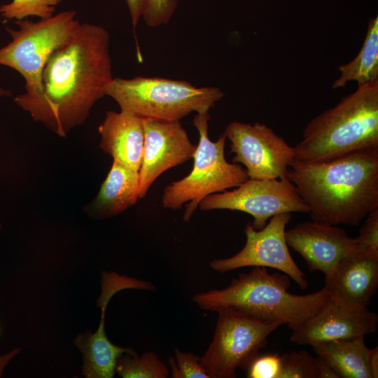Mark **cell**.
Listing matches in <instances>:
<instances>
[{"label":"cell","instance_id":"7a4b0ae2","mask_svg":"<svg viewBox=\"0 0 378 378\" xmlns=\"http://www.w3.org/2000/svg\"><path fill=\"white\" fill-rule=\"evenodd\" d=\"M286 177L312 220L358 226L378 209V147L316 162L293 161Z\"/></svg>","mask_w":378,"mask_h":378},{"label":"cell","instance_id":"7402d4cb","mask_svg":"<svg viewBox=\"0 0 378 378\" xmlns=\"http://www.w3.org/2000/svg\"><path fill=\"white\" fill-rule=\"evenodd\" d=\"M62 0H12L0 6V15L6 20L25 19L36 16L40 19L54 15L57 6Z\"/></svg>","mask_w":378,"mask_h":378},{"label":"cell","instance_id":"30bf717a","mask_svg":"<svg viewBox=\"0 0 378 378\" xmlns=\"http://www.w3.org/2000/svg\"><path fill=\"white\" fill-rule=\"evenodd\" d=\"M223 134L230 141L233 163L245 167L248 178H287L295 148L264 123L230 122Z\"/></svg>","mask_w":378,"mask_h":378},{"label":"cell","instance_id":"8fae6325","mask_svg":"<svg viewBox=\"0 0 378 378\" xmlns=\"http://www.w3.org/2000/svg\"><path fill=\"white\" fill-rule=\"evenodd\" d=\"M291 218L290 213L275 215L260 230L248 223L244 228V247L231 257L213 260L209 266L220 273L251 266L273 268L288 275L301 289H305L308 282L293 259L285 238L286 227Z\"/></svg>","mask_w":378,"mask_h":378},{"label":"cell","instance_id":"52a82bcc","mask_svg":"<svg viewBox=\"0 0 378 378\" xmlns=\"http://www.w3.org/2000/svg\"><path fill=\"white\" fill-rule=\"evenodd\" d=\"M209 120V112L196 113L193 118L199 141L192 157V169L186 176L167 185L161 197L162 206L166 209L176 210L187 204L184 221L190 219L206 197L235 188L248 178L245 168L225 159V135L223 134L216 141L210 140Z\"/></svg>","mask_w":378,"mask_h":378},{"label":"cell","instance_id":"d6986e66","mask_svg":"<svg viewBox=\"0 0 378 378\" xmlns=\"http://www.w3.org/2000/svg\"><path fill=\"white\" fill-rule=\"evenodd\" d=\"M312 349L330 363L340 378H372L371 349L365 345L364 337L324 342Z\"/></svg>","mask_w":378,"mask_h":378},{"label":"cell","instance_id":"83f0119b","mask_svg":"<svg viewBox=\"0 0 378 378\" xmlns=\"http://www.w3.org/2000/svg\"><path fill=\"white\" fill-rule=\"evenodd\" d=\"M145 1L146 0H125L134 30L141 19Z\"/></svg>","mask_w":378,"mask_h":378},{"label":"cell","instance_id":"8992f818","mask_svg":"<svg viewBox=\"0 0 378 378\" xmlns=\"http://www.w3.org/2000/svg\"><path fill=\"white\" fill-rule=\"evenodd\" d=\"M76 15L75 10L62 11L36 22L15 20L18 29L6 27L12 41L0 48V65L13 69L24 79L25 92L14 99L23 110L41 95L43 71L51 55L79 27Z\"/></svg>","mask_w":378,"mask_h":378},{"label":"cell","instance_id":"2e32d148","mask_svg":"<svg viewBox=\"0 0 378 378\" xmlns=\"http://www.w3.org/2000/svg\"><path fill=\"white\" fill-rule=\"evenodd\" d=\"M98 131L101 149L113 160L139 172L144 143V118L122 110L108 111Z\"/></svg>","mask_w":378,"mask_h":378},{"label":"cell","instance_id":"ba28073f","mask_svg":"<svg viewBox=\"0 0 378 378\" xmlns=\"http://www.w3.org/2000/svg\"><path fill=\"white\" fill-rule=\"evenodd\" d=\"M213 340L200 361L210 378H234L248 370L269 335L283 325L230 310L218 312Z\"/></svg>","mask_w":378,"mask_h":378},{"label":"cell","instance_id":"e0dca14e","mask_svg":"<svg viewBox=\"0 0 378 378\" xmlns=\"http://www.w3.org/2000/svg\"><path fill=\"white\" fill-rule=\"evenodd\" d=\"M117 293L112 285H102V294L98 304L102 307L99 328L92 333L89 331L78 335L75 345L83 354L82 374L86 378H112L115 374L117 359L124 354L137 356L132 347L119 346L113 344L105 332V312L111 298Z\"/></svg>","mask_w":378,"mask_h":378},{"label":"cell","instance_id":"9a60e30c","mask_svg":"<svg viewBox=\"0 0 378 378\" xmlns=\"http://www.w3.org/2000/svg\"><path fill=\"white\" fill-rule=\"evenodd\" d=\"M324 283L332 299L368 307L378 287V251L356 246L325 276Z\"/></svg>","mask_w":378,"mask_h":378},{"label":"cell","instance_id":"f546056e","mask_svg":"<svg viewBox=\"0 0 378 378\" xmlns=\"http://www.w3.org/2000/svg\"><path fill=\"white\" fill-rule=\"evenodd\" d=\"M21 349L18 347L12 351L0 355V377H2L3 372L4 371L5 368L7 366V365L9 363V362L18 354L20 353Z\"/></svg>","mask_w":378,"mask_h":378},{"label":"cell","instance_id":"5bb4252c","mask_svg":"<svg viewBox=\"0 0 378 378\" xmlns=\"http://www.w3.org/2000/svg\"><path fill=\"white\" fill-rule=\"evenodd\" d=\"M286 241L305 260L312 272L329 274L357 246L355 238L336 225L317 221L304 222L285 232Z\"/></svg>","mask_w":378,"mask_h":378},{"label":"cell","instance_id":"1f68e13d","mask_svg":"<svg viewBox=\"0 0 378 378\" xmlns=\"http://www.w3.org/2000/svg\"><path fill=\"white\" fill-rule=\"evenodd\" d=\"M11 94L10 92L7 90H5L4 88H2L1 86H0V97H2V96H10Z\"/></svg>","mask_w":378,"mask_h":378},{"label":"cell","instance_id":"3957f363","mask_svg":"<svg viewBox=\"0 0 378 378\" xmlns=\"http://www.w3.org/2000/svg\"><path fill=\"white\" fill-rule=\"evenodd\" d=\"M289 276L270 273L266 267H255L241 273L223 289L202 292L192 296L202 309L230 310L266 321H278L293 331L299 328L330 298L325 287L307 295L288 291Z\"/></svg>","mask_w":378,"mask_h":378},{"label":"cell","instance_id":"44dd1931","mask_svg":"<svg viewBox=\"0 0 378 378\" xmlns=\"http://www.w3.org/2000/svg\"><path fill=\"white\" fill-rule=\"evenodd\" d=\"M115 372L123 378H166L169 374L164 363L153 351L141 356L121 355L117 359Z\"/></svg>","mask_w":378,"mask_h":378},{"label":"cell","instance_id":"5b68a950","mask_svg":"<svg viewBox=\"0 0 378 378\" xmlns=\"http://www.w3.org/2000/svg\"><path fill=\"white\" fill-rule=\"evenodd\" d=\"M106 95L120 110L142 118L180 120L192 112L208 113L224 97L217 87H196L160 77L113 78Z\"/></svg>","mask_w":378,"mask_h":378},{"label":"cell","instance_id":"9c48e42d","mask_svg":"<svg viewBox=\"0 0 378 378\" xmlns=\"http://www.w3.org/2000/svg\"><path fill=\"white\" fill-rule=\"evenodd\" d=\"M202 211L228 209L253 216L251 223L260 230L272 216L291 212L309 213L307 204L288 178L255 179L248 178L232 190L211 194L200 203Z\"/></svg>","mask_w":378,"mask_h":378},{"label":"cell","instance_id":"277c9868","mask_svg":"<svg viewBox=\"0 0 378 378\" xmlns=\"http://www.w3.org/2000/svg\"><path fill=\"white\" fill-rule=\"evenodd\" d=\"M378 147V79L358 84L334 107L313 118L296 144L295 160H330Z\"/></svg>","mask_w":378,"mask_h":378},{"label":"cell","instance_id":"4dcf8cb0","mask_svg":"<svg viewBox=\"0 0 378 378\" xmlns=\"http://www.w3.org/2000/svg\"><path fill=\"white\" fill-rule=\"evenodd\" d=\"M370 368L372 375V378L378 377V347L376 346L371 349L370 360Z\"/></svg>","mask_w":378,"mask_h":378},{"label":"cell","instance_id":"ffe728a7","mask_svg":"<svg viewBox=\"0 0 378 378\" xmlns=\"http://www.w3.org/2000/svg\"><path fill=\"white\" fill-rule=\"evenodd\" d=\"M340 76L332 88H343L349 81L358 85L378 79V17L369 20L363 46L357 55L347 64L338 66Z\"/></svg>","mask_w":378,"mask_h":378},{"label":"cell","instance_id":"cb8c5ba5","mask_svg":"<svg viewBox=\"0 0 378 378\" xmlns=\"http://www.w3.org/2000/svg\"><path fill=\"white\" fill-rule=\"evenodd\" d=\"M171 377L173 378H210L200 361V357L191 352L175 349V358H169Z\"/></svg>","mask_w":378,"mask_h":378},{"label":"cell","instance_id":"d6a6232c","mask_svg":"<svg viewBox=\"0 0 378 378\" xmlns=\"http://www.w3.org/2000/svg\"><path fill=\"white\" fill-rule=\"evenodd\" d=\"M1 227V225H0V228Z\"/></svg>","mask_w":378,"mask_h":378},{"label":"cell","instance_id":"484cf974","mask_svg":"<svg viewBox=\"0 0 378 378\" xmlns=\"http://www.w3.org/2000/svg\"><path fill=\"white\" fill-rule=\"evenodd\" d=\"M281 370V357L277 354L258 356L247 370L248 378H278Z\"/></svg>","mask_w":378,"mask_h":378},{"label":"cell","instance_id":"ac0fdd59","mask_svg":"<svg viewBox=\"0 0 378 378\" xmlns=\"http://www.w3.org/2000/svg\"><path fill=\"white\" fill-rule=\"evenodd\" d=\"M139 172L113 160L112 165L88 211L96 218L116 216L140 199Z\"/></svg>","mask_w":378,"mask_h":378},{"label":"cell","instance_id":"603a6c76","mask_svg":"<svg viewBox=\"0 0 378 378\" xmlns=\"http://www.w3.org/2000/svg\"><path fill=\"white\" fill-rule=\"evenodd\" d=\"M278 378H318L316 358L305 350L284 353Z\"/></svg>","mask_w":378,"mask_h":378},{"label":"cell","instance_id":"4316f807","mask_svg":"<svg viewBox=\"0 0 378 378\" xmlns=\"http://www.w3.org/2000/svg\"><path fill=\"white\" fill-rule=\"evenodd\" d=\"M357 246L378 251V209L371 211L355 238Z\"/></svg>","mask_w":378,"mask_h":378},{"label":"cell","instance_id":"f1b7e54d","mask_svg":"<svg viewBox=\"0 0 378 378\" xmlns=\"http://www.w3.org/2000/svg\"><path fill=\"white\" fill-rule=\"evenodd\" d=\"M318 378H340L330 363L323 357L316 358Z\"/></svg>","mask_w":378,"mask_h":378},{"label":"cell","instance_id":"7c38bea8","mask_svg":"<svg viewBox=\"0 0 378 378\" xmlns=\"http://www.w3.org/2000/svg\"><path fill=\"white\" fill-rule=\"evenodd\" d=\"M144 143L139 170V198L167 170L192 158L197 145L190 140L180 120L144 118Z\"/></svg>","mask_w":378,"mask_h":378},{"label":"cell","instance_id":"6da1fadb","mask_svg":"<svg viewBox=\"0 0 378 378\" xmlns=\"http://www.w3.org/2000/svg\"><path fill=\"white\" fill-rule=\"evenodd\" d=\"M110 36L103 27L80 24L57 48L42 74L39 97L24 108L34 120L61 137L88 119L113 80Z\"/></svg>","mask_w":378,"mask_h":378},{"label":"cell","instance_id":"d4e9b609","mask_svg":"<svg viewBox=\"0 0 378 378\" xmlns=\"http://www.w3.org/2000/svg\"><path fill=\"white\" fill-rule=\"evenodd\" d=\"M179 0H146L141 18L149 27L166 25L171 20Z\"/></svg>","mask_w":378,"mask_h":378},{"label":"cell","instance_id":"4fadbf2b","mask_svg":"<svg viewBox=\"0 0 378 378\" xmlns=\"http://www.w3.org/2000/svg\"><path fill=\"white\" fill-rule=\"evenodd\" d=\"M378 316L368 307L352 306L331 297L299 328L290 340L312 346L331 341L365 337L377 330Z\"/></svg>","mask_w":378,"mask_h":378}]
</instances>
